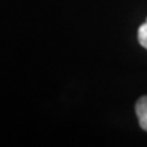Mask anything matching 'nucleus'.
Here are the masks:
<instances>
[{
	"label": "nucleus",
	"mask_w": 147,
	"mask_h": 147,
	"mask_svg": "<svg viewBox=\"0 0 147 147\" xmlns=\"http://www.w3.org/2000/svg\"><path fill=\"white\" fill-rule=\"evenodd\" d=\"M138 38H139L140 45L147 49V19L142 26L139 27V30H138Z\"/></svg>",
	"instance_id": "f03ea898"
},
{
	"label": "nucleus",
	"mask_w": 147,
	"mask_h": 147,
	"mask_svg": "<svg viewBox=\"0 0 147 147\" xmlns=\"http://www.w3.org/2000/svg\"><path fill=\"white\" fill-rule=\"evenodd\" d=\"M135 110H136V116L140 127L144 131H147V95H143L142 98L138 100Z\"/></svg>",
	"instance_id": "f257e3e1"
}]
</instances>
